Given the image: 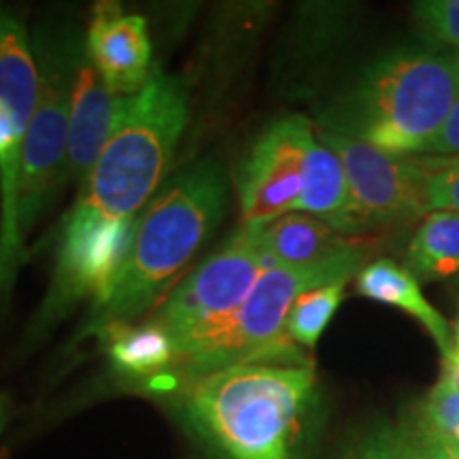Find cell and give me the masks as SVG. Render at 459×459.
Instances as JSON below:
<instances>
[{"label":"cell","mask_w":459,"mask_h":459,"mask_svg":"<svg viewBox=\"0 0 459 459\" xmlns=\"http://www.w3.org/2000/svg\"><path fill=\"white\" fill-rule=\"evenodd\" d=\"M315 130L302 115H287L273 122L240 160L237 192L243 226H266L296 213L300 204L304 160Z\"/></svg>","instance_id":"obj_10"},{"label":"cell","mask_w":459,"mask_h":459,"mask_svg":"<svg viewBox=\"0 0 459 459\" xmlns=\"http://www.w3.org/2000/svg\"><path fill=\"white\" fill-rule=\"evenodd\" d=\"M446 457H449V459H459V434H457V438L451 443L449 455H446Z\"/></svg>","instance_id":"obj_25"},{"label":"cell","mask_w":459,"mask_h":459,"mask_svg":"<svg viewBox=\"0 0 459 459\" xmlns=\"http://www.w3.org/2000/svg\"><path fill=\"white\" fill-rule=\"evenodd\" d=\"M426 170V196L429 213L451 211L459 215V156L434 158L417 156Z\"/></svg>","instance_id":"obj_20"},{"label":"cell","mask_w":459,"mask_h":459,"mask_svg":"<svg viewBox=\"0 0 459 459\" xmlns=\"http://www.w3.org/2000/svg\"><path fill=\"white\" fill-rule=\"evenodd\" d=\"M82 39L39 28L32 39L39 91L22 164L17 226L26 240L57 196L68 175V117L74 51Z\"/></svg>","instance_id":"obj_6"},{"label":"cell","mask_w":459,"mask_h":459,"mask_svg":"<svg viewBox=\"0 0 459 459\" xmlns=\"http://www.w3.org/2000/svg\"><path fill=\"white\" fill-rule=\"evenodd\" d=\"M11 415V402L7 395H0V434H3L4 426H7Z\"/></svg>","instance_id":"obj_24"},{"label":"cell","mask_w":459,"mask_h":459,"mask_svg":"<svg viewBox=\"0 0 459 459\" xmlns=\"http://www.w3.org/2000/svg\"><path fill=\"white\" fill-rule=\"evenodd\" d=\"M459 90V66L417 48L377 57L321 113V128L395 156H421Z\"/></svg>","instance_id":"obj_3"},{"label":"cell","mask_w":459,"mask_h":459,"mask_svg":"<svg viewBox=\"0 0 459 459\" xmlns=\"http://www.w3.org/2000/svg\"><path fill=\"white\" fill-rule=\"evenodd\" d=\"M319 406L308 361H251L186 378L175 409L215 459H302Z\"/></svg>","instance_id":"obj_1"},{"label":"cell","mask_w":459,"mask_h":459,"mask_svg":"<svg viewBox=\"0 0 459 459\" xmlns=\"http://www.w3.org/2000/svg\"><path fill=\"white\" fill-rule=\"evenodd\" d=\"M187 119V85L153 68L145 88L124 99L111 139L68 213L107 226H136L169 170Z\"/></svg>","instance_id":"obj_4"},{"label":"cell","mask_w":459,"mask_h":459,"mask_svg":"<svg viewBox=\"0 0 459 459\" xmlns=\"http://www.w3.org/2000/svg\"><path fill=\"white\" fill-rule=\"evenodd\" d=\"M296 213L317 217L342 237L364 232L342 162L328 145L317 139V132L307 149L302 194Z\"/></svg>","instance_id":"obj_13"},{"label":"cell","mask_w":459,"mask_h":459,"mask_svg":"<svg viewBox=\"0 0 459 459\" xmlns=\"http://www.w3.org/2000/svg\"><path fill=\"white\" fill-rule=\"evenodd\" d=\"M406 268L423 281L459 277V215L434 211L423 217L406 249Z\"/></svg>","instance_id":"obj_17"},{"label":"cell","mask_w":459,"mask_h":459,"mask_svg":"<svg viewBox=\"0 0 459 459\" xmlns=\"http://www.w3.org/2000/svg\"><path fill=\"white\" fill-rule=\"evenodd\" d=\"M226 203V177L213 160L172 177L139 217L124 271L107 300L90 311L82 336L152 308L220 226Z\"/></svg>","instance_id":"obj_2"},{"label":"cell","mask_w":459,"mask_h":459,"mask_svg":"<svg viewBox=\"0 0 459 459\" xmlns=\"http://www.w3.org/2000/svg\"><path fill=\"white\" fill-rule=\"evenodd\" d=\"M111 366L130 378H158L175 368L177 344L158 321L111 324L96 332Z\"/></svg>","instance_id":"obj_16"},{"label":"cell","mask_w":459,"mask_h":459,"mask_svg":"<svg viewBox=\"0 0 459 459\" xmlns=\"http://www.w3.org/2000/svg\"><path fill=\"white\" fill-rule=\"evenodd\" d=\"M453 347L459 351V315H457V321H455V328H453Z\"/></svg>","instance_id":"obj_26"},{"label":"cell","mask_w":459,"mask_h":459,"mask_svg":"<svg viewBox=\"0 0 459 459\" xmlns=\"http://www.w3.org/2000/svg\"><path fill=\"white\" fill-rule=\"evenodd\" d=\"M85 49L108 90L119 99L139 94L152 77V41L143 15L124 13L119 3L91 9Z\"/></svg>","instance_id":"obj_11"},{"label":"cell","mask_w":459,"mask_h":459,"mask_svg":"<svg viewBox=\"0 0 459 459\" xmlns=\"http://www.w3.org/2000/svg\"><path fill=\"white\" fill-rule=\"evenodd\" d=\"M412 15L429 39L459 48V0H423L412 4Z\"/></svg>","instance_id":"obj_21"},{"label":"cell","mask_w":459,"mask_h":459,"mask_svg":"<svg viewBox=\"0 0 459 459\" xmlns=\"http://www.w3.org/2000/svg\"><path fill=\"white\" fill-rule=\"evenodd\" d=\"M334 459H412L395 423L375 421L355 434Z\"/></svg>","instance_id":"obj_19"},{"label":"cell","mask_w":459,"mask_h":459,"mask_svg":"<svg viewBox=\"0 0 459 459\" xmlns=\"http://www.w3.org/2000/svg\"><path fill=\"white\" fill-rule=\"evenodd\" d=\"M457 294H459V281H457Z\"/></svg>","instance_id":"obj_27"},{"label":"cell","mask_w":459,"mask_h":459,"mask_svg":"<svg viewBox=\"0 0 459 459\" xmlns=\"http://www.w3.org/2000/svg\"><path fill=\"white\" fill-rule=\"evenodd\" d=\"M317 139L342 162L361 228H395L429 215L426 181L417 156H395L324 128Z\"/></svg>","instance_id":"obj_9"},{"label":"cell","mask_w":459,"mask_h":459,"mask_svg":"<svg viewBox=\"0 0 459 459\" xmlns=\"http://www.w3.org/2000/svg\"><path fill=\"white\" fill-rule=\"evenodd\" d=\"M443 381L459 392V351L455 347L443 358Z\"/></svg>","instance_id":"obj_23"},{"label":"cell","mask_w":459,"mask_h":459,"mask_svg":"<svg viewBox=\"0 0 459 459\" xmlns=\"http://www.w3.org/2000/svg\"><path fill=\"white\" fill-rule=\"evenodd\" d=\"M421 156H434V158H455L459 156V90L453 100V107L449 115H446L445 124L436 132L434 139L428 143L423 149Z\"/></svg>","instance_id":"obj_22"},{"label":"cell","mask_w":459,"mask_h":459,"mask_svg":"<svg viewBox=\"0 0 459 459\" xmlns=\"http://www.w3.org/2000/svg\"><path fill=\"white\" fill-rule=\"evenodd\" d=\"M355 287L368 300L400 308L412 319H417V324L432 336L443 358L453 349V330L449 328V321L423 296L419 279L406 266L389 260V257H381V260L370 262L368 266L361 268L355 279Z\"/></svg>","instance_id":"obj_14"},{"label":"cell","mask_w":459,"mask_h":459,"mask_svg":"<svg viewBox=\"0 0 459 459\" xmlns=\"http://www.w3.org/2000/svg\"><path fill=\"white\" fill-rule=\"evenodd\" d=\"M457 66H459V65H457Z\"/></svg>","instance_id":"obj_28"},{"label":"cell","mask_w":459,"mask_h":459,"mask_svg":"<svg viewBox=\"0 0 459 459\" xmlns=\"http://www.w3.org/2000/svg\"><path fill=\"white\" fill-rule=\"evenodd\" d=\"M37 91V57L24 22L0 4V302L13 290L24 257L17 203Z\"/></svg>","instance_id":"obj_7"},{"label":"cell","mask_w":459,"mask_h":459,"mask_svg":"<svg viewBox=\"0 0 459 459\" xmlns=\"http://www.w3.org/2000/svg\"><path fill=\"white\" fill-rule=\"evenodd\" d=\"M361 260L355 245L311 266L268 268L226 321L181 344L172 370L186 381L251 361H307L285 332L291 307L315 287L349 281Z\"/></svg>","instance_id":"obj_5"},{"label":"cell","mask_w":459,"mask_h":459,"mask_svg":"<svg viewBox=\"0 0 459 459\" xmlns=\"http://www.w3.org/2000/svg\"><path fill=\"white\" fill-rule=\"evenodd\" d=\"M268 268L273 264L257 228L240 226L166 296L152 319L169 332L179 351L181 344L237 311Z\"/></svg>","instance_id":"obj_8"},{"label":"cell","mask_w":459,"mask_h":459,"mask_svg":"<svg viewBox=\"0 0 459 459\" xmlns=\"http://www.w3.org/2000/svg\"><path fill=\"white\" fill-rule=\"evenodd\" d=\"M257 237L273 266H311L355 247L353 240L307 213L279 217L257 228Z\"/></svg>","instance_id":"obj_15"},{"label":"cell","mask_w":459,"mask_h":459,"mask_svg":"<svg viewBox=\"0 0 459 459\" xmlns=\"http://www.w3.org/2000/svg\"><path fill=\"white\" fill-rule=\"evenodd\" d=\"M124 108V99L115 96L94 62L90 60L85 41H79L73 60L71 117H68V175L79 181V189L88 181L96 160Z\"/></svg>","instance_id":"obj_12"},{"label":"cell","mask_w":459,"mask_h":459,"mask_svg":"<svg viewBox=\"0 0 459 459\" xmlns=\"http://www.w3.org/2000/svg\"><path fill=\"white\" fill-rule=\"evenodd\" d=\"M349 281H334L298 298L287 317L285 332L294 344H302L307 349L317 347L319 338L324 336L338 307L344 300V287Z\"/></svg>","instance_id":"obj_18"}]
</instances>
